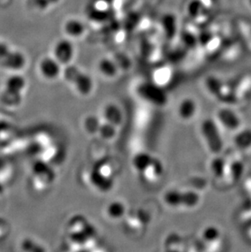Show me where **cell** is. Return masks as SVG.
<instances>
[{
    "mask_svg": "<svg viewBox=\"0 0 251 252\" xmlns=\"http://www.w3.org/2000/svg\"><path fill=\"white\" fill-rule=\"evenodd\" d=\"M198 111L197 101L192 97L184 98L178 106V114L180 119L188 121L194 118Z\"/></svg>",
    "mask_w": 251,
    "mask_h": 252,
    "instance_id": "cell-7",
    "label": "cell"
},
{
    "mask_svg": "<svg viewBox=\"0 0 251 252\" xmlns=\"http://www.w3.org/2000/svg\"><path fill=\"white\" fill-rule=\"evenodd\" d=\"M201 238L209 243H216L221 239L220 230L216 226H208L203 228L201 233Z\"/></svg>",
    "mask_w": 251,
    "mask_h": 252,
    "instance_id": "cell-12",
    "label": "cell"
},
{
    "mask_svg": "<svg viewBox=\"0 0 251 252\" xmlns=\"http://www.w3.org/2000/svg\"><path fill=\"white\" fill-rule=\"evenodd\" d=\"M216 121L226 131L236 132L242 127V119L232 108H221L216 114Z\"/></svg>",
    "mask_w": 251,
    "mask_h": 252,
    "instance_id": "cell-2",
    "label": "cell"
},
{
    "mask_svg": "<svg viewBox=\"0 0 251 252\" xmlns=\"http://www.w3.org/2000/svg\"><path fill=\"white\" fill-rule=\"evenodd\" d=\"M72 85L78 94L82 96H88L93 93L95 83L90 74L81 70Z\"/></svg>",
    "mask_w": 251,
    "mask_h": 252,
    "instance_id": "cell-5",
    "label": "cell"
},
{
    "mask_svg": "<svg viewBox=\"0 0 251 252\" xmlns=\"http://www.w3.org/2000/svg\"><path fill=\"white\" fill-rule=\"evenodd\" d=\"M81 69L75 65H72L71 64L67 65L66 70H64V78L66 80L67 83L69 84H73L76 77L78 76V74L80 73Z\"/></svg>",
    "mask_w": 251,
    "mask_h": 252,
    "instance_id": "cell-14",
    "label": "cell"
},
{
    "mask_svg": "<svg viewBox=\"0 0 251 252\" xmlns=\"http://www.w3.org/2000/svg\"><path fill=\"white\" fill-rule=\"evenodd\" d=\"M25 86L24 80L20 78H12L9 80H7L6 87H7V91L12 92L13 93H17L21 92Z\"/></svg>",
    "mask_w": 251,
    "mask_h": 252,
    "instance_id": "cell-13",
    "label": "cell"
},
{
    "mask_svg": "<svg viewBox=\"0 0 251 252\" xmlns=\"http://www.w3.org/2000/svg\"><path fill=\"white\" fill-rule=\"evenodd\" d=\"M75 56V47L71 39L65 38L60 39L53 48V56L55 59L62 65L71 64Z\"/></svg>",
    "mask_w": 251,
    "mask_h": 252,
    "instance_id": "cell-3",
    "label": "cell"
},
{
    "mask_svg": "<svg viewBox=\"0 0 251 252\" xmlns=\"http://www.w3.org/2000/svg\"><path fill=\"white\" fill-rule=\"evenodd\" d=\"M20 248L22 252H46L43 245L31 238H24L21 242Z\"/></svg>",
    "mask_w": 251,
    "mask_h": 252,
    "instance_id": "cell-11",
    "label": "cell"
},
{
    "mask_svg": "<svg viewBox=\"0 0 251 252\" xmlns=\"http://www.w3.org/2000/svg\"><path fill=\"white\" fill-rule=\"evenodd\" d=\"M249 4L251 5V0H249Z\"/></svg>",
    "mask_w": 251,
    "mask_h": 252,
    "instance_id": "cell-17",
    "label": "cell"
},
{
    "mask_svg": "<svg viewBox=\"0 0 251 252\" xmlns=\"http://www.w3.org/2000/svg\"><path fill=\"white\" fill-rule=\"evenodd\" d=\"M38 70L43 79L53 81L62 74V64L53 57H46L41 60Z\"/></svg>",
    "mask_w": 251,
    "mask_h": 252,
    "instance_id": "cell-4",
    "label": "cell"
},
{
    "mask_svg": "<svg viewBox=\"0 0 251 252\" xmlns=\"http://www.w3.org/2000/svg\"><path fill=\"white\" fill-rule=\"evenodd\" d=\"M63 31L69 39H78L83 37L87 31L84 22L78 18H69L64 22Z\"/></svg>",
    "mask_w": 251,
    "mask_h": 252,
    "instance_id": "cell-6",
    "label": "cell"
},
{
    "mask_svg": "<svg viewBox=\"0 0 251 252\" xmlns=\"http://www.w3.org/2000/svg\"><path fill=\"white\" fill-rule=\"evenodd\" d=\"M98 72L107 79H114L119 74V65L113 58L103 57L97 63Z\"/></svg>",
    "mask_w": 251,
    "mask_h": 252,
    "instance_id": "cell-9",
    "label": "cell"
},
{
    "mask_svg": "<svg viewBox=\"0 0 251 252\" xmlns=\"http://www.w3.org/2000/svg\"><path fill=\"white\" fill-rule=\"evenodd\" d=\"M9 230V226L5 220L0 218V240H2L5 236L7 235Z\"/></svg>",
    "mask_w": 251,
    "mask_h": 252,
    "instance_id": "cell-16",
    "label": "cell"
},
{
    "mask_svg": "<svg viewBox=\"0 0 251 252\" xmlns=\"http://www.w3.org/2000/svg\"><path fill=\"white\" fill-rule=\"evenodd\" d=\"M123 211H124V207L120 203H112L111 206L108 209L109 216L113 217H120V215L123 213Z\"/></svg>",
    "mask_w": 251,
    "mask_h": 252,
    "instance_id": "cell-15",
    "label": "cell"
},
{
    "mask_svg": "<svg viewBox=\"0 0 251 252\" xmlns=\"http://www.w3.org/2000/svg\"><path fill=\"white\" fill-rule=\"evenodd\" d=\"M103 116L108 124L112 125H119L121 124L123 114L121 110L115 104H108L103 110Z\"/></svg>",
    "mask_w": 251,
    "mask_h": 252,
    "instance_id": "cell-10",
    "label": "cell"
},
{
    "mask_svg": "<svg viewBox=\"0 0 251 252\" xmlns=\"http://www.w3.org/2000/svg\"><path fill=\"white\" fill-rule=\"evenodd\" d=\"M220 126L216 120L206 119L201 124V133L209 150L212 154L219 155L223 149V137L221 135Z\"/></svg>",
    "mask_w": 251,
    "mask_h": 252,
    "instance_id": "cell-1",
    "label": "cell"
},
{
    "mask_svg": "<svg viewBox=\"0 0 251 252\" xmlns=\"http://www.w3.org/2000/svg\"><path fill=\"white\" fill-rule=\"evenodd\" d=\"M233 144L239 151L248 152L251 150V127H242L236 131Z\"/></svg>",
    "mask_w": 251,
    "mask_h": 252,
    "instance_id": "cell-8",
    "label": "cell"
}]
</instances>
